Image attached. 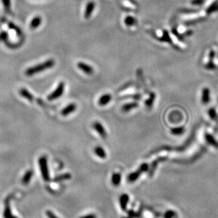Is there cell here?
Here are the masks:
<instances>
[{"instance_id": "23", "label": "cell", "mask_w": 218, "mask_h": 218, "mask_svg": "<svg viewBox=\"0 0 218 218\" xmlns=\"http://www.w3.org/2000/svg\"><path fill=\"white\" fill-rule=\"evenodd\" d=\"M184 133L183 127H177L171 130V133L174 135H180Z\"/></svg>"}, {"instance_id": "27", "label": "cell", "mask_w": 218, "mask_h": 218, "mask_svg": "<svg viewBox=\"0 0 218 218\" xmlns=\"http://www.w3.org/2000/svg\"><path fill=\"white\" fill-rule=\"evenodd\" d=\"M160 40H162V41H166V42L170 43H171V38H170V36H169V33H168V32H167V31H164L163 36H162V38H161Z\"/></svg>"}, {"instance_id": "34", "label": "cell", "mask_w": 218, "mask_h": 218, "mask_svg": "<svg viewBox=\"0 0 218 218\" xmlns=\"http://www.w3.org/2000/svg\"><path fill=\"white\" fill-rule=\"evenodd\" d=\"M79 218H97L95 214H88V215H86L80 217Z\"/></svg>"}, {"instance_id": "3", "label": "cell", "mask_w": 218, "mask_h": 218, "mask_svg": "<svg viewBox=\"0 0 218 218\" xmlns=\"http://www.w3.org/2000/svg\"><path fill=\"white\" fill-rule=\"evenodd\" d=\"M65 82H61L59 84L57 88L55 89L54 92H53L48 96V99L49 101H54L55 99H58L63 94L64 91H65Z\"/></svg>"}, {"instance_id": "38", "label": "cell", "mask_w": 218, "mask_h": 218, "mask_svg": "<svg viewBox=\"0 0 218 218\" xmlns=\"http://www.w3.org/2000/svg\"><path fill=\"white\" fill-rule=\"evenodd\" d=\"M175 218H178V217H175Z\"/></svg>"}, {"instance_id": "5", "label": "cell", "mask_w": 218, "mask_h": 218, "mask_svg": "<svg viewBox=\"0 0 218 218\" xmlns=\"http://www.w3.org/2000/svg\"><path fill=\"white\" fill-rule=\"evenodd\" d=\"M96 4L94 1H90L87 3V4L86 5V8L84 11V18L86 19H89L91 17L92 14L94 12V9H95Z\"/></svg>"}, {"instance_id": "14", "label": "cell", "mask_w": 218, "mask_h": 218, "mask_svg": "<svg viewBox=\"0 0 218 218\" xmlns=\"http://www.w3.org/2000/svg\"><path fill=\"white\" fill-rule=\"evenodd\" d=\"M141 174H142V172H141L139 169H137V171L131 173V174L128 175V181L129 182V183H134V182L137 181V180L140 178Z\"/></svg>"}, {"instance_id": "29", "label": "cell", "mask_w": 218, "mask_h": 218, "mask_svg": "<svg viewBox=\"0 0 218 218\" xmlns=\"http://www.w3.org/2000/svg\"><path fill=\"white\" fill-rule=\"evenodd\" d=\"M155 99V94H151V95H150V97L149 98V99L147 100V101H146V105L147 106H152V103L154 102V101Z\"/></svg>"}, {"instance_id": "4", "label": "cell", "mask_w": 218, "mask_h": 218, "mask_svg": "<svg viewBox=\"0 0 218 218\" xmlns=\"http://www.w3.org/2000/svg\"><path fill=\"white\" fill-rule=\"evenodd\" d=\"M93 127H94V130L99 133V135L101 137V138L106 139L107 137V133L104 127L103 126V125L99 121H96L93 124Z\"/></svg>"}, {"instance_id": "15", "label": "cell", "mask_w": 218, "mask_h": 218, "mask_svg": "<svg viewBox=\"0 0 218 218\" xmlns=\"http://www.w3.org/2000/svg\"><path fill=\"white\" fill-rule=\"evenodd\" d=\"M94 153H95L96 156L99 157V158L101 159L106 158V152L102 147L101 146L95 147V148H94Z\"/></svg>"}, {"instance_id": "8", "label": "cell", "mask_w": 218, "mask_h": 218, "mask_svg": "<svg viewBox=\"0 0 218 218\" xmlns=\"http://www.w3.org/2000/svg\"><path fill=\"white\" fill-rule=\"evenodd\" d=\"M77 109V105L74 103H69L67 105V106H65V108L62 110L61 114L63 116H67L70 115L71 113H72L73 112L75 111Z\"/></svg>"}, {"instance_id": "25", "label": "cell", "mask_w": 218, "mask_h": 218, "mask_svg": "<svg viewBox=\"0 0 218 218\" xmlns=\"http://www.w3.org/2000/svg\"><path fill=\"white\" fill-rule=\"evenodd\" d=\"M4 11L6 14L11 13V0H2Z\"/></svg>"}, {"instance_id": "28", "label": "cell", "mask_w": 218, "mask_h": 218, "mask_svg": "<svg viewBox=\"0 0 218 218\" xmlns=\"http://www.w3.org/2000/svg\"><path fill=\"white\" fill-rule=\"evenodd\" d=\"M149 165H148L147 164V163H143L140 166V167H139V170H140L141 172L142 173H144V172H147V171H148V170H149Z\"/></svg>"}, {"instance_id": "1", "label": "cell", "mask_w": 218, "mask_h": 218, "mask_svg": "<svg viewBox=\"0 0 218 218\" xmlns=\"http://www.w3.org/2000/svg\"><path fill=\"white\" fill-rule=\"evenodd\" d=\"M55 64V60H53V59H50V60H46V61L42 62V63H40L38 65H36L27 69L26 71V74L28 77L33 76V75L36 74L38 73L42 72L43 71L52 68V67H54Z\"/></svg>"}, {"instance_id": "10", "label": "cell", "mask_w": 218, "mask_h": 218, "mask_svg": "<svg viewBox=\"0 0 218 218\" xmlns=\"http://www.w3.org/2000/svg\"><path fill=\"white\" fill-rule=\"evenodd\" d=\"M164 160H165V158H160V159H158V160H155L154 162H152V165L150 166V167L149 168V170H148V175L149 176V177H152V176L155 172V169H157V164H158L159 162H163V161Z\"/></svg>"}, {"instance_id": "6", "label": "cell", "mask_w": 218, "mask_h": 218, "mask_svg": "<svg viewBox=\"0 0 218 218\" xmlns=\"http://www.w3.org/2000/svg\"><path fill=\"white\" fill-rule=\"evenodd\" d=\"M78 68L82 70V72H84L85 74H92L94 73V68L92 67H91L89 65L84 63L83 62H79L77 64Z\"/></svg>"}, {"instance_id": "22", "label": "cell", "mask_w": 218, "mask_h": 218, "mask_svg": "<svg viewBox=\"0 0 218 218\" xmlns=\"http://www.w3.org/2000/svg\"><path fill=\"white\" fill-rule=\"evenodd\" d=\"M20 94L23 97L26 99L28 101H33V96L30 93L27 89H21L20 90Z\"/></svg>"}, {"instance_id": "11", "label": "cell", "mask_w": 218, "mask_h": 218, "mask_svg": "<svg viewBox=\"0 0 218 218\" xmlns=\"http://www.w3.org/2000/svg\"><path fill=\"white\" fill-rule=\"evenodd\" d=\"M33 176V171L32 169H29L25 173V174L23 176L22 179H21V182L24 185H28L31 181L32 177Z\"/></svg>"}, {"instance_id": "13", "label": "cell", "mask_w": 218, "mask_h": 218, "mask_svg": "<svg viewBox=\"0 0 218 218\" xmlns=\"http://www.w3.org/2000/svg\"><path fill=\"white\" fill-rule=\"evenodd\" d=\"M71 178H72V175L69 174V173H65V174H62L55 176L53 178V181L55 182V183H58V182L67 181V180L70 179Z\"/></svg>"}, {"instance_id": "9", "label": "cell", "mask_w": 218, "mask_h": 218, "mask_svg": "<svg viewBox=\"0 0 218 218\" xmlns=\"http://www.w3.org/2000/svg\"><path fill=\"white\" fill-rule=\"evenodd\" d=\"M4 218H17L12 214L11 210L10 204H9V198H6L5 201V208L4 211Z\"/></svg>"}, {"instance_id": "18", "label": "cell", "mask_w": 218, "mask_h": 218, "mask_svg": "<svg viewBox=\"0 0 218 218\" xmlns=\"http://www.w3.org/2000/svg\"><path fill=\"white\" fill-rule=\"evenodd\" d=\"M205 138L208 144H211L212 146H213L216 149H218V142L214 138L212 135H210L208 133H206L205 135Z\"/></svg>"}, {"instance_id": "26", "label": "cell", "mask_w": 218, "mask_h": 218, "mask_svg": "<svg viewBox=\"0 0 218 218\" xmlns=\"http://www.w3.org/2000/svg\"><path fill=\"white\" fill-rule=\"evenodd\" d=\"M176 217V212L172 210H169L164 214V218H175Z\"/></svg>"}, {"instance_id": "35", "label": "cell", "mask_w": 218, "mask_h": 218, "mask_svg": "<svg viewBox=\"0 0 218 218\" xmlns=\"http://www.w3.org/2000/svg\"><path fill=\"white\" fill-rule=\"evenodd\" d=\"M135 212H134L133 210H130L129 211H128V215L130 218H135Z\"/></svg>"}, {"instance_id": "12", "label": "cell", "mask_w": 218, "mask_h": 218, "mask_svg": "<svg viewBox=\"0 0 218 218\" xmlns=\"http://www.w3.org/2000/svg\"><path fill=\"white\" fill-rule=\"evenodd\" d=\"M112 96L109 94H105L100 97L99 100V104L100 106H106L111 101Z\"/></svg>"}, {"instance_id": "33", "label": "cell", "mask_w": 218, "mask_h": 218, "mask_svg": "<svg viewBox=\"0 0 218 218\" xmlns=\"http://www.w3.org/2000/svg\"><path fill=\"white\" fill-rule=\"evenodd\" d=\"M203 2H204V0H192V1H191V4L195 5L202 4Z\"/></svg>"}, {"instance_id": "19", "label": "cell", "mask_w": 218, "mask_h": 218, "mask_svg": "<svg viewBox=\"0 0 218 218\" xmlns=\"http://www.w3.org/2000/svg\"><path fill=\"white\" fill-rule=\"evenodd\" d=\"M210 101V90L208 88H204L202 93V102L203 104H207Z\"/></svg>"}, {"instance_id": "17", "label": "cell", "mask_w": 218, "mask_h": 218, "mask_svg": "<svg viewBox=\"0 0 218 218\" xmlns=\"http://www.w3.org/2000/svg\"><path fill=\"white\" fill-rule=\"evenodd\" d=\"M41 23H42V18L39 16H37L32 19L31 24H30V27L32 29H35L40 26Z\"/></svg>"}, {"instance_id": "32", "label": "cell", "mask_w": 218, "mask_h": 218, "mask_svg": "<svg viewBox=\"0 0 218 218\" xmlns=\"http://www.w3.org/2000/svg\"><path fill=\"white\" fill-rule=\"evenodd\" d=\"M9 27H10L11 28H13V29L14 30V31H17V33H19V35H21V30L19 29V28H18L17 26H16L15 25L13 24H12V23H10V24H9Z\"/></svg>"}, {"instance_id": "7", "label": "cell", "mask_w": 218, "mask_h": 218, "mask_svg": "<svg viewBox=\"0 0 218 218\" xmlns=\"http://www.w3.org/2000/svg\"><path fill=\"white\" fill-rule=\"evenodd\" d=\"M130 198L128 195L127 194H122L119 198V203L120 206L123 211H127V208H128V204L129 203Z\"/></svg>"}, {"instance_id": "36", "label": "cell", "mask_w": 218, "mask_h": 218, "mask_svg": "<svg viewBox=\"0 0 218 218\" xmlns=\"http://www.w3.org/2000/svg\"><path fill=\"white\" fill-rule=\"evenodd\" d=\"M7 37H8V35H7V33H5V32H1L0 33V40H5Z\"/></svg>"}, {"instance_id": "21", "label": "cell", "mask_w": 218, "mask_h": 218, "mask_svg": "<svg viewBox=\"0 0 218 218\" xmlns=\"http://www.w3.org/2000/svg\"><path fill=\"white\" fill-rule=\"evenodd\" d=\"M138 106H139V104L136 102L127 103V104H125L124 106L122 107V110L123 112H128V111H130V110H133V109L138 107Z\"/></svg>"}, {"instance_id": "30", "label": "cell", "mask_w": 218, "mask_h": 218, "mask_svg": "<svg viewBox=\"0 0 218 218\" xmlns=\"http://www.w3.org/2000/svg\"><path fill=\"white\" fill-rule=\"evenodd\" d=\"M208 113H209V115H210V117L212 119H215L216 117H217L216 111H215V110L214 108L210 109V110H209V111H208Z\"/></svg>"}, {"instance_id": "16", "label": "cell", "mask_w": 218, "mask_h": 218, "mask_svg": "<svg viewBox=\"0 0 218 218\" xmlns=\"http://www.w3.org/2000/svg\"><path fill=\"white\" fill-rule=\"evenodd\" d=\"M121 179H122V176H121V174H119V173H113L111 177L112 184L114 186H118L121 183Z\"/></svg>"}, {"instance_id": "31", "label": "cell", "mask_w": 218, "mask_h": 218, "mask_svg": "<svg viewBox=\"0 0 218 218\" xmlns=\"http://www.w3.org/2000/svg\"><path fill=\"white\" fill-rule=\"evenodd\" d=\"M45 214L48 218H59L58 217H57V215H55L54 212H52L51 210H47V211L45 212Z\"/></svg>"}, {"instance_id": "37", "label": "cell", "mask_w": 218, "mask_h": 218, "mask_svg": "<svg viewBox=\"0 0 218 218\" xmlns=\"http://www.w3.org/2000/svg\"><path fill=\"white\" fill-rule=\"evenodd\" d=\"M123 218H130L129 216H128V217H123Z\"/></svg>"}, {"instance_id": "24", "label": "cell", "mask_w": 218, "mask_h": 218, "mask_svg": "<svg viewBox=\"0 0 218 218\" xmlns=\"http://www.w3.org/2000/svg\"><path fill=\"white\" fill-rule=\"evenodd\" d=\"M214 55H215V53H214L213 51H211L210 53V61H209L208 65H206L205 67L208 69H213L215 68V65H213V62H212V60H213L214 58Z\"/></svg>"}, {"instance_id": "20", "label": "cell", "mask_w": 218, "mask_h": 218, "mask_svg": "<svg viewBox=\"0 0 218 218\" xmlns=\"http://www.w3.org/2000/svg\"><path fill=\"white\" fill-rule=\"evenodd\" d=\"M124 23L127 26L130 27V26H133L137 24V20L135 19V17H132V16H127L124 19Z\"/></svg>"}, {"instance_id": "2", "label": "cell", "mask_w": 218, "mask_h": 218, "mask_svg": "<svg viewBox=\"0 0 218 218\" xmlns=\"http://www.w3.org/2000/svg\"><path fill=\"white\" fill-rule=\"evenodd\" d=\"M38 164L43 179L46 182L49 181L51 179V176H50L47 157L45 156H41L38 160Z\"/></svg>"}]
</instances>
